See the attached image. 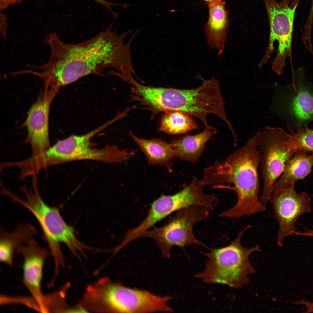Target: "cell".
Wrapping results in <instances>:
<instances>
[{"label": "cell", "instance_id": "obj_1", "mask_svg": "<svg viewBox=\"0 0 313 313\" xmlns=\"http://www.w3.org/2000/svg\"><path fill=\"white\" fill-rule=\"evenodd\" d=\"M113 23L92 38L75 44L62 42L54 32L45 39L51 48L48 61L40 69L44 78L59 89L89 74H101L111 69L123 75L132 70V40L124 43L128 31L118 34Z\"/></svg>", "mask_w": 313, "mask_h": 313}, {"label": "cell", "instance_id": "obj_2", "mask_svg": "<svg viewBox=\"0 0 313 313\" xmlns=\"http://www.w3.org/2000/svg\"><path fill=\"white\" fill-rule=\"evenodd\" d=\"M261 130H258L242 146L222 161H217L204 169L202 179L206 185L214 188L234 190L238 199L231 208L219 214L230 218L250 215L265 210L258 199L260 184L258 169L260 152L258 145Z\"/></svg>", "mask_w": 313, "mask_h": 313}, {"label": "cell", "instance_id": "obj_3", "mask_svg": "<svg viewBox=\"0 0 313 313\" xmlns=\"http://www.w3.org/2000/svg\"><path fill=\"white\" fill-rule=\"evenodd\" d=\"M37 184H32V190L28 189L25 186L21 188L26 199L23 200L17 196L15 201L28 209L37 219L53 257L55 269L58 270L65 264L61 243L65 244L77 257L79 256L77 251L84 255V250L88 249L89 247L77 239L73 228L64 221L58 209L46 203L39 192Z\"/></svg>", "mask_w": 313, "mask_h": 313}, {"label": "cell", "instance_id": "obj_4", "mask_svg": "<svg viewBox=\"0 0 313 313\" xmlns=\"http://www.w3.org/2000/svg\"><path fill=\"white\" fill-rule=\"evenodd\" d=\"M250 227L247 226L229 245L218 249L210 248L204 254L209 259L204 270L194 275L209 283H221L235 288L249 283L248 276L256 270L250 263L249 257L252 252L260 250L258 245L248 248L241 243V236Z\"/></svg>", "mask_w": 313, "mask_h": 313}, {"label": "cell", "instance_id": "obj_5", "mask_svg": "<svg viewBox=\"0 0 313 313\" xmlns=\"http://www.w3.org/2000/svg\"><path fill=\"white\" fill-rule=\"evenodd\" d=\"M292 77L290 84H274L268 110L288 126L307 125L313 121V86L308 81L303 67L294 71Z\"/></svg>", "mask_w": 313, "mask_h": 313}, {"label": "cell", "instance_id": "obj_6", "mask_svg": "<svg viewBox=\"0 0 313 313\" xmlns=\"http://www.w3.org/2000/svg\"><path fill=\"white\" fill-rule=\"evenodd\" d=\"M259 168L263 187L260 201L265 207L271 202L273 185L287 162L297 151L290 134L279 128L266 126L259 134Z\"/></svg>", "mask_w": 313, "mask_h": 313}, {"label": "cell", "instance_id": "obj_7", "mask_svg": "<svg viewBox=\"0 0 313 313\" xmlns=\"http://www.w3.org/2000/svg\"><path fill=\"white\" fill-rule=\"evenodd\" d=\"M267 10L270 27L268 45L260 64L262 65L267 61L274 50V43L276 40L278 46L276 56L272 64L274 72L278 74L283 72L287 57L291 54L292 36L294 21L298 1L283 0H263Z\"/></svg>", "mask_w": 313, "mask_h": 313}, {"label": "cell", "instance_id": "obj_8", "mask_svg": "<svg viewBox=\"0 0 313 313\" xmlns=\"http://www.w3.org/2000/svg\"><path fill=\"white\" fill-rule=\"evenodd\" d=\"M208 209L205 207L197 205L182 208L178 210L166 225L147 231L141 237L154 239L163 256L169 258L171 249L173 246L183 247L199 244L194 235L193 226L206 219L209 215Z\"/></svg>", "mask_w": 313, "mask_h": 313}, {"label": "cell", "instance_id": "obj_9", "mask_svg": "<svg viewBox=\"0 0 313 313\" xmlns=\"http://www.w3.org/2000/svg\"><path fill=\"white\" fill-rule=\"evenodd\" d=\"M101 298L108 313L173 311L167 304L171 296H160L146 290L127 287L119 282H109L103 292Z\"/></svg>", "mask_w": 313, "mask_h": 313}, {"label": "cell", "instance_id": "obj_10", "mask_svg": "<svg viewBox=\"0 0 313 313\" xmlns=\"http://www.w3.org/2000/svg\"><path fill=\"white\" fill-rule=\"evenodd\" d=\"M111 124L109 121L94 130L81 135H72L58 141L52 146L53 154L59 164L83 159L99 161L108 163L126 161L128 154L116 145L98 149L93 148L91 138Z\"/></svg>", "mask_w": 313, "mask_h": 313}, {"label": "cell", "instance_id": "obj_11", "mask_svg": "<svg viewBox=\"0 0 313 313\" xmlns=\"http://www.w3.org/2000/svg\"><path fill=\"white\" fill-rule=\"evenodd\" d=\"M310 201L307 193L298 194L294 186L281 191L272 199L271 202L279 225L277 239L279 246L283 245L285 237L293 235L296 231L295 223L299 217L310 212Z\"/></svg>", "mask_w": 313, "mask_h": 313}, {"label": "cell", "instance_id": "obj_12", "mask_svg": "<svg viewBox=\"0 0 313 313\" xmlns=\"http://www.w3.org/2000/svg\"><path fill=\"white\" fill-rule=\"evenodd\" d=\"M58 90L53 87L45 86L28 113L24 125L28 133L23 142L31 146L32 156L41 155L50 147L48 132L49 109Z\"/></svg>", "mask_w": 313, "mask_h": 313}, {"label": "cell", "instance_id": "obj_13", "mask_svg": "<svg viewBox=\"0 0 313 313\" xmlns=\"http://www.w3.org/2000/svg\"><path fill=\"white\" fill-rule=\"evenodd\" d=\"M17 253L23 259V282L36 302L39 312H45L46 296L41 290L43 267L46 259L52 256L49 248L42 247L33 238L19 246Z\"/></svg>", "mask_w": 313, "mask_h": 313}, {"label": "cell", "instance_id": "obj_14", "mask_svg": "<svg viewBox=\"0 0 313 313\" xmlns=\"http://www.w3.org/2000/svg\"><path fill=\"white\" fill-rule=\"evenodd\" d=\"M307 152L297 151L287 162L282 173L273 185L272 199L281 191L294 186L297 181L304 179L311 173L313 153L308 154Z\"/></svg>", "mask_w": 313, "mask_h": 313}, {"label": "cell", "instance_id": "obj_15", "mask_svg": "<svg viewBox=\"0 0 313 313\" xmlns=\"http://www.w3.org/2000/svg\"><path fill=\"white\" fill-rule=\"evenodd\" d=\"M208 7V19L204 26L207 42L209 49L216 48L220 55L224 51L228 31V12L222 0Z\"/></svg>", "mask_w": 313, "mask_h": 313}, {"label": "cell", "instance_id": "obj_16", "mask_svg": "<svg viewBox=\"0 0 313 313\" xmlns=\"http://www.w3.org/2000/svg\"><path fill=\"white\" fill-rule=\"evenodd\" d=\"M217 132L216 128L213 127L205 128L200 133L185 136L174 140L170 144L175 157L194 163L197 162L201 155L207 142Z\"/></svg>", "mask_w": 313, "mask_h": 313}, {"label": "cell", "instance_id": "obj_17", "mask_svg": "<svg viewBox=\"0 0 313 313\" xmlns=\"http://www.w3.org/2000/svg\"><path fill=\"white\" fill-rule=\"evenodd\" d=\"M35 228L29 224L23 223L19 225L12 231H6L0 229V260L2 262L12 265L13 257L18 247L26 244L33 238L36 234Z\"/></svg>", "mask_w": 313, "mask_h": 313}, {"label": "cell", "instance_id": "obj_18", "mask_svg": "<svg viewBox=\"0 0 313 313\" xmlns=\"http://www.w3.org/2000/svg\"><path fill=\"white\" fill-rule=\"evenodd\" d=\"M129 133L145 154L148 165L163 166L169 172H172V160L175 156L170 143L157 138H140L130 132Z\"/></svg>", "mask_w": 313, "mask_h": 313}, {"label": "cell", "instance_id": "obj_19", "mask_svg": "<svg viewBox=\"0 0 313 313\" xmlns=\"http://www.w3.org/2000/svg\"><path fill=\"white\" fill-rule=\"evenodd\" d=\"M197 128L191 116L180 111L171 110L165 112L159 129L168 134H176L185 133Z\"/></svg>", "mask_w": 313, "mask_h": 313}, {"label": "cell", "instance_id": "obj_20", "mask_svg": "<svg viewBox=\"0 0 313 313\" xmlns=\"http://www.w3.org/2000/svg\"><path fill=\"white\" fill-rule=\"evenodd\" d=\"M287 128L297 151L302 150L313 153V129L306 125H297L295 130L290 126H287Z\"/></svg>", "mask_w": 313, "mask_h": 313}, {"label": "cell", "instance_id": "obj_21", "mask_svg": "<svg viewBox=\"0 0 313 313\" xmlns=\"http://www.w3.org/2000/svg\"><path fill=\"white\" fill-rule=\"evenodd\" d=\"M96 2L101 4L105 6L106 7L108 8L110 10L111 12L113 15L116 18H117V14L114 12L111 8V6H123L124 7H128V4H119L117 3H114L109 2L106 0H92Z\"/></svg>", "mask_w": 313, "mask_h": 313}, {"label": "cell", "instance_id": "obj_22", "mask_svg": "<svg viewBox=\"0 0 313 313\" xmlns=\"http://www.w3.org/2000/svg\"><path fill=\"white\" fill-rule=\"evenodd\" d=\"M23 0H0V10L8 7L11 4H20Z\"/></svg>", "mask_w": 313, "mask_h": 313}, {"label": "cell", "instance_id": "obj_23", "mask_svg": "<svg viewBox=\"0 0 313 313\" xmlns=\"http://www.w3.org/2000/svg\"><path fill=\"white\" fill-rule=\"evenodd\" d=\"M1 14L2 15V20L1 21H2V23H1L0 31L2 35L5 38L6 37L7 35V19L5 18L6 17L4 16V14Z\"/></svg>", "mask_w": 313, "mask_h": 313}, {"label": "cell", "instance_id": "obj_24", "mask_svg": "<svg viewBox=\"0 0 313 313\" xmlns=\"http://www.w3.org/2000/svg\"><path fill=\"white\" fill-rule=\"evenodd\" d=\"M299 1L300 0H295ZM313 20V0H312V4L309 14L306 22L309 24H312Z\"/></svg>", "mask_w": 313, "mask_h": 313}, {"label": "cell", "instance_id": "obj_25", "mask_svg": "<svg viewBox=\"0 0 313 313\" xmlns=\"http://www.w3.org/2000/svg\"><path fill=\"white\" fill-rule=\"evenodd\" d=\"M221 0H204V2L208 6Z\"/></svg>", "mask_w": 313, "mask_h": 313}, {"label": "cell", "instance_id": "obj_26", "mask_svg": "<svg viewBox=\"0 0 313 313\" xmlns=\"http://www.w3.org/2000/svg\"><path fill=\"white\" fill-rule=\"evenodd\" d=\"M305 234L307 236L313 237V230H307L306 231Z\"/></svg>", "mask_w": 313, "mask_h": 313}]
</instances>
